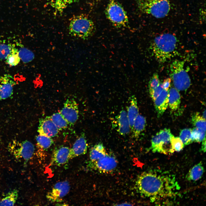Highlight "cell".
I'll use <instances>...</instances> for the list:
<instances>
[{"mask_svg":"<svg viewBox=\"0 0 206 206\" xmlns=\"http://www.w3.org/2000/svg\"><path fill=\"white\" fill-rule=\"evenodd\" d=\"M95 30L93 21L83 14L74 17L71 19L69 26V33L71 35L84 40L91 37Z\"/></svg>","mask_w":206,"mask_h":206,"instance_id":"obj_3","label":"cell"},{"mask_svg":"<svg viewBox=\"0 0 206 206\" xmlns=\"http://www.w3.org/2000/svg\"><path fill=\"white\" fill-rule=\"evenodd\" d=\"M47 2L56 11L62 12L69 5L73 2V0H46Z\"/></svg>","mask_w":206,"mask_h":206,"instance_id":"obj_24","label":"cell"},{"mask_svg":"<svg viewBox=\"0 0 206 206\" xmlns=\"http://www.w3.org/2000/svg\"><path fill=\"white\" fill-rule=\"evenodd\" d=\"M204 171L203 164L200 162L190 169L186 176V179L189 181H197L201 178Z\"/></svg>","mask_w":206,"mask_h":206,"instance_id":"obj_20","label":"cell"},{"mask_svg":"<svg viewBox=\"0 0 206 206\" xmlns=\"http://www.w3.org/2000/svg\"><path fill=\"white\" fill-rule=\"evenodd\" d=\"M171 79L167 78L165 79L162 82L163 88L166 90H169L170 86Z\"/></svg>","mask_w":206,"mask_h":206,"instance_id":"obj_36","label":"cell"},{"mask_svg":"<svg viewBox=\"0 0 206 206\" xmlns=\"http://www.w3.org/2000/svg\"><path fill=\"white\" fill-rule=\"evenodd\" d=\"M184 145H187L193 142L192 136V129L185 128L180 132L179 137Z\"/></svg>","mask_w":206,"mask_h":206,"instance_id":"obj_29","label":"cell"},{"mask_svg":"<svg viewBox=\"0 0 206 206\" xmlns=\"http://www.w3.org/2000/svg\"><path fill=\"white\" fill-rule=\"evenodd\" d=\"M36 140L37 147L43 150L48 148L53 143L51 138L39 134L36 136Z\"/></svg>","mask_w":206,"mask_h":206,"instance_id":"obj_26","label":"cell"},{"mask_svg":"<svg viewBox=\"0 0 206 206\" xmlns=\"http://www.w3.org/2000/svg\"><path fill=\"white\" fill-rule=\"evenodd\" d=\"M206 131L194 127L192 129V136L193 142H201L205 138Z\"/></svg>","mask_w":206,"mask_h":206,"instance_id":"obj_31","label":"cell"},{"mask_svg":"<svg viewBox=\"0 0 206 206\" xmlns=\"http://www.w3.org/2000/svg\"><path fill=\"white\" fill-rule=\"evenodd\" d=\"M169 90L164 89L154 101L155 109L158 117L163 115L168 106Z\"/></svg>","mask_w":206,"mask_h":206,"instance_id":"obj_16","label":"cell"},{"mask_svg":"<svg viewBox=\"0 0 206 206\" xmlns=\"http://www.w3.org/2000/svg\"><path fill=\"white\" fill-rule=\"evenodd\" d=\"M13 44H0V60L7 59L11 53Z\"/></svg>","mask_w":206,"mask_h":206,"instance_id":"obj_33","label":"cell"},{"mask_svg":"<svg viewBox=\"0 0 206 206\" xmlns=\"http://www.w3.org/2000/svg\"><path fill=\"white\" fill-rule=\"evenodd\" d=\"M191 122L194 127L206 131V120L199 112L193 114L191 117Z\"/></svg>","mask_w":206,"mask_h":206,"instance_id":"obj_28","label":"cell"},{"mask_svg":"<svg viewBox=\"0 0 206 206\" xmlns=\"http://www.w3.org/2000/svg\"><path fill=\"white\" fill-rule=\"evenodd\" d=\"M107 152L103 144L99 143L92 148L90 152L91 162H93Z\"/></svg>","mask_w":206,"mask_h":206,"instance_id":"obj_23","label":"cell"},{"mask_svg":"<svg viewBox=\"0 0 206 206\" xmlns=\"http://www.w3.org/2000/svg\"><path fill=\"white\" fill-rule=\"evenodd\" d=\"M177 39L174 35L164 33L155 37L152 49L156 59L164 63L173 57L176 49Z\"/></svg>","mask_w":206,"mask_h":206,"instance_id":"obj_2","label":"cell"},{"mask_svg":"<svg viewBox=\"0 0 206 206\" xmlns=\"http://www.w3.org/2000/svg\"><path fill=\"white\" fill-rule=\"evenodd\" d=\"M146 118L143 116L138 114L136 117L133 126L132 131L134 137L138 138L144 130L146 125Z\"/></svg>","mask_w":206,"mask_h":206,"instance_id":"obj_21","label":"cell"},{"mask_svg":"<svg viewBox=\"0 0 206 206\" xmlns=\"http://www.w3.org/2000/svg\"><path fill=\"white\" fill-rule=\"evenodd\" d=\"M202 116L205 120L206 119V110H205L203 112V116Z\"/></svg>","mask_w":206,"mask_h":206,"instance_id":"obj_38","label":"cell"},{"mask_svg":"<svg viewBox=\"0 0 206 206\" xmlns=\"http://www.w3.org/2000/svg\"><path fill=\"white\" fill-rule=\"evenodd\" d=\"M8 149L16 159L23 162L25 164L31 158L35 149L34 145L27 140H13L9 142Z\"/></svg>","mask_w":206,"mask_h":206,"instance_id":"obj_7","label":"cell"},{"mask_svg":"<svg viewBox=\"0 0 206 206\" xmlns=\"http://www.w3.org/2000/svg\"><path fill=\"white\" fill-rule=\"evenodd\" d=\"M170 142L173 153L175 151H180L184 146L179 137H175L173 135L171 137Z\"/></svg>","mask_w":206,"mask_h":206,"instance_id":"obj_32","label":"cell"},{"mask_svg":"<svg viewBox=\"0 0 206 206\" xmlns=\"http://www.w3.org/2000/svg\"><path fill=\"white\" fill-rule=\"evenodd\" d=\"M117 164L116 158L107 152L96 161L91 163L92 168L104 173H108L113 171L116 167Z\"/></svg>","mask_w":206,"mask_h":206,"instance_id":"obj_10","label":"cell"},{"mask_svg":"<svg viewBox=\"0 0 206 206\" xmlns=\"http://www.w3.org/2000/svg\"><path fill=\"white\" fill-rule=\"evenodd\" d=\"M160 83L158 74L157 73H154L149 82V91L150 94L159 85Z\"/></svg>","mask_w":206,"mask_h":206,"instance_id":"obj_34","label":"cell"},{"mask_svg":"<svg viewBox=\"0 0 206 206\" xmlns=\"http://www.w3.org/2000/svg\"><path fill=\"white\" fill-rule=\"evenodd\" d=\"M16 84L13 78L10 74H5L0 77V100L7 98L11 96Z\"/></svg>","mask_w":206,"mask_h":206,"instance_id":"obj_13","label":"cell"},{"mask_svg":"<svg viewBox=\"0 0 206 206\" xmlns=\"http://www.w3.org/2000/svg\"><path fill=\"white\" fill-rule=\"evenodd\" d=\"M139 10L157 18L165 17L171 9L170 0H137Z\"/></svg>","mask_w":206,"mask_h":206,"instance_id":"obj_4","label":"cell"},{"mask_svg":"<svg viewBox=\"0 0 206 206\" xmlns=\"http://www.w3.org/2000/svg\"><path fill=\"white\" fill-rule=\"evenodd\" d=\"M201 150L204 152L206 151V138L202 141Z\"/></svg>","mask_w":206,"mask_h":206,"instance_id":"obj_37","label":"cell"},{"mask_svg":"<svg viewBox=\"0 0 206 206\" xmlns=\"http://www.w3.org/2000/svg\"><path fill=\"white\" fill-rule=\"evenodd\" d=\"M70 188L69 183L67 181L58 182L47 193L46 198L51 202H59L68 193Z\"/></svg>","mask_w":206,"mask_h":206,"instance_id":"obj_11","label":"cell"},{"mask_svg":"<svg viewBox=\"0 0 206 206\" xmlns=\"http://www.w3.org/2000/svg\"><path fill=\"white\" fill-rule=\"evenodd\" d=\"M20 60L18 50L13 44L11 52L6 59V63L11 66H14L19 64Z\"/></svg>","mask_w":206,"mask_h":206,"instance_id":"obj_27","label":"cell"},{"mask_svg":"<svg viewBox=\"0 0 206 206\" xmlns=\"http://www.w3.org/2000/svg\"><path fill=\"white\" fill-rule=\"evenodd\" d=\"M172 135L169 129L161 130L151 139L150 149L152 151L165 154L172 153L170 142Z\"/></svg>","mask_w":206,"mask_h":206,"instance_id":"obj_8","label":"cell"},{"mask_svg":"<svg viewBox=\"0 0 206 206\" xmlns=\"http://www.w3.org/2000/svg\"><path fill=\"white\" fill-rule=\"evenodd\" d=\"M108 19L117 27H126L128 25V17L123 7L116 0H110L105 9Z\"/></svg>","mask_w":206,"mask_h":206,"instance_id":"obj_6","label":"cell"},{"mask_svg":"<svg viewBox=\"0 0 206 206\" xmlns=\"http://www.w3.org/2000/svg\"><path fill=\"white\" fill-rule=\"evenodd\" d=\"M60 112L68 125L73 126L78 119L79 109L78 104L73 98L67 99Z\"/></svg>","mask_w":206,"mask_h":206,"instance_id":"obj_9","label":"cell"},{"mask_svg":"<svg viewBox=\"0 0 206 206\" xmlns=\"http://www.w3.org/2000/svg\"><path fill=\"white\" fill-rule=\"evenodd\" d=\"M164 89L162 83L160 82L159 85L153 90L150 94L153 101L154 102L156 98L160 95Z\"/></svg>","mask_w":206,"mask_h":206,"instance_id":"obj_35","label":"cell"},{"mask_svg":"<svg viewBox=\"0 0 206 206\" xmlns=\"http://www.w3.org/2000/svg\"><path fill=\"white\" fill-rule=\"evenodd\" d=\"M117 131L121 135L128 134L130 132V128L127 112L122 110L117 116Z\"/></svg>","mask_w":206,"mask_h":206,"instance_id":"obj_17","label":"cell"},{"mask_svg":"<svg viewBox=\"0 0 206 206\" xmlns=\"http://www.w3.org/2000/svg\"><path fill=\"white\" fill-rule=\"evenodd\" d=\"M18 197V191L14 189L6 194L0 200V206H13Z\"/></svg>","mask_w":206,"mask_h":206,"instance_id":"obj_22","label":"cell"},{"mask_svg":"<svg viewBox=\"0 0 206 206\" xmlns=\"http://www.w3.org/2000/svg\"><path fill=\"white\" fill-rule=\"evenodd\" d=\"M136 185L139 193L152 202L174 197L180 188L175 177L155 170L142 173Z\"/></svg>","mask_w":206,"mask_h":206,"instance_id":"obj_1","label":"cell"},{"mask_svg":"<svg viewBox=\"0 0 206 206\" xmlns=\"http://www.w3.org/2000/svg\"><path fill=\"white\" fill-rule=\"evenodd\" d=\"M127 114L130 129L132 131L135 120L139 114L137 100L134 95L130 97V104L128 108Z\"/></svg>","mask_w":206,"mask_h":206,"instance_id":"obj_18","label":"cell"},{"mask_svg":"<svg viewBox=\"0 0 206 206\" xmlns=\"http://www.w3.org/2000/svg\"><path fill=\"white\" fill-rule=\"evenodd\" d=\"M70 150L68 147L64 146L56 149L52 154L51 164L60 166L67 163L69 159Z\"/></svg>","mask_w":206,"mask_h":206,"instance_id":"obj_15","label":"cell"},{"mask_svg":"<svg viewBox=\"0 0 206 206\" xmlns=\"http://www.w3.org/2000/svg\"><path fill=\"white\" fill-rule=\"evenodd\" d=\"M87 147L86 137L84 133L82 132L70 149L69 159L85 154L87 152Z\"/></svg>","mask_w":206,"mask_h":206,"instance_id":"obj_14","label":"cell"},{"mask_svg":"<svg viewBox=\"0 0 206 206\" xmlns=\"http://www.w3.org/2000/svg\"><path fill=\"white\" fill-rule=\"evenodd\" d=\"M50 116L59 130L65 129L67 127L68 123L60 112L55 113Z\"/></svg>","mask_w":206,"mask_h":206,"instance_id":"obj_25","label":"cell"},{"mask_svg":"<svg viewBox=\"0 0 206 206\" xmlns=\"http://www.w3.org/2000/svg\"><path fill=\"white\" fill-rule=\"evenodd\" d=\"M184 66V62L178 60H175L170 66V76L175 88L178 91L186 90L191 85L190 77Z\"/></svg>","mask_w":206,"mask_h":206,"instance_id":"obj_5","label":"cell"},{"mask_svg":"<svg viewBox=\"0 0 206 206\" xmlns=\"http://www.w3.org/2000/svg\"><path fill=\"white\" fill-rule=\"evenodd\" d=\"M19 54L23 62L27 63L32 61L34 58V54L30 50L25 48L18 50Z\"/></svg>","mask_w":206,"mask_h":206,"instance_id":"obj_30","label":"cell"},{"mask_svg":"<svg viewBox=\"0 0 206 206\" xmlns=\"http://www.w3.org/2000/svg\"><path fill=\"white\" fill-rule=\"evenodd\" d=\"M175 88H171L169 92L168 106L173 111L176 110L181 103V96L179 92Z\"/></svg>","mask_w":206,"mask_h":206,"instance_id":"obj_19","label":"cell"},{"mask_svg":"<svg viewBox=\"0 0 206 206\" xmlns=\"http://www.w3.org/2000/svg\"><path fill=\"white\" fill-rule=\"evenodd\" d=\"M39 123L37 130L39 134L52 138L58 134L59 130L52 121L50 116L41 118Z\"/></svg>","mask_w":206,"mask_h":206,"instance_id":"obj_12","label":"cell"}]
</instances>
